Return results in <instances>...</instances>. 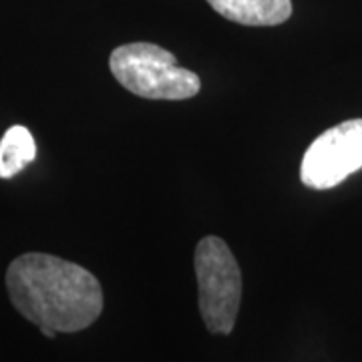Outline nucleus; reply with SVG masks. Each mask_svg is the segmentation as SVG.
Returning <instances> with one entry per match:
<instances>
[{
    "label": "nucleus",
    "instance_id": "f03ea898",
    "mask_svg": "<svg viewBox=\"0 0 362 362\" xmlns=\"http://www.w3.org/2000/svg\"><path fill=\"white\" fill-rule=\"evenodd\" d=\"M117 83L137 97L153 101H185L202 89L194 71L177 65L175 57L153 42L121 45L109 57Z\"/></svg>",
    "mask_w": 362,
    "mask_h": 362
},
{
    "label": "nucleus",
    "instance_id": "7ed1b4c3",
    "mask_svg": "<svg viewBox=\"0 0 362 362\" xmlns=\"http://www.w3.org/2000/svg\"><path fill=\"white\" fill-rule=\"evenodd\" d=\"M199 314L211 334H232L242 304V272L230 246L206 235L195 247Z\"/></svg>",
    "mask_w": 362,
    "mask_h": 362
},
{
    "label": "nucleus",
    "instance_id": "39448f33",
    "mask_svg": "<svg viewBox=\"0 0 362 362\" xmlns=\"http://www.w3.org/2000/svg\"><path fill=\"white\" fill-rule=\"evenodd\" d=\"M207 4L244 26H276L292 16V0H207Z\"/></svg>",
    "mask_w": 362,
    "mask_h": 362
},
{
    "label": "nucleus",
    "instance_id": "20e7f679",
    "mask_svg": "<svg viewBox=\"0 0 362 362\" xmlns=\"http://www.w3.org/2000/svg\"><path fill=\"white\" fill-rule=\"evenodd\" d=\"M362 169V119L342 121L306 149L300 180L310 189H332Z\"/></svg>",
    "mask_w": 362,
    "mask_h": 362
},
{
    "label": "nucleus",
    "instance_id": "0eeeda50",
    "mask_svg": "<svg viewBox=\"0 0 362 362\" xmlns=\"http://www.w3.org/2000/svg\"><path fill=\"white\" fill-rule=\"evenodd\" d=\"M40 332H42V334H45V337H47V338H54V337H57V332H54V330H49V328H40Z\"/></svg>",
    "mask_w": 362,
    "mask_h": 362
},
{
    "label": "nucleus",
    "instance_id": "423d86ee",
    "mask_svg": "<svg viewBox=\"0 0 362 362\" xmlns=\"http://www.w3.org/2000/svg\"><path fill=\"white\" fill-rule=\"evenodd\" d=\"M37 157V143L33 133L23 125H13L0 139V177L11 180L33 163Z\"/></svg>",
    "mask_w": 362,
    "mask_h": 362
},
{
    "label": "nucleus",
    "instance_id": "f257e3e1",
    "mask_svg": "<svg viewBox=\"0 0 362 362\" xmlns=\"http://www.w3.org/2000/svg\"><path fill=\"white\" fill-rule=\"evenodd\" d=\"M6 290L28 322L65 334L97 322L105 306L99 280L75 262L30 252L11 262Z\"/></svg>",
    "mask_w": 362,
    "mask_h": 362
}]
</instances>
